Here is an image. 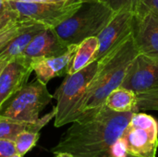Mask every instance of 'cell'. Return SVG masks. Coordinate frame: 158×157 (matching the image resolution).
Here are the masks:
<instances>
[{
	"label": "cell",
	"instance_id": "cell-1",
	"mask_svg": "<svg viewBox=\"0 0 158 157\" xmlns=\"http://www.w3.org/2000/svg\"><path fill=\"white\" fill-rule=\"evenodd\" d=\"M132 115L105 105L84 111L51 149L53 157H109Z\"/></svg>",
	"mask_w": 158,
	"mask_h": 157
},
{
	"label": "cell",
	"instance_id": "cell-2",
	"mask_svg": "<svg viewBox=\"0 0 158 157\" xmlns=\"http://www.w3.org/2000/svg\"><path fill=\"white\" fill-rule=\"evenodd\" d=\"M137 55L133 35L131 33L122 43L98 59L96 73L83 101L82 113L103 105L108 94L121 86L129 67Z\"/></svg>",
	"mask_w": 158,
	"mask_h": 157
},
{
	"label": "cell",
	"instance_id": "cell-3",
	"mask_svg": "<svg viewBox=\"0 0 158 157\" xmlns=\"http://www.w3.org/2000/svg\"><path fill=\"white\" fill-rule=\"evenodd\" d=\"M98 67V60L93 61L84 68L68 74L54 93L56 100L55 127L60 128L72 123L82 114L83 101Z\"/></svg>",
	"mask_w": 158,
	"mask_h": 157
},
{
	"label": "cell",
	"instance_id": "cell-4",
	"mask_svg": "<svg viewBox=\"0 0 158 157\" xmlns=\"http://www.w3.org/2000/svg\"><path fill=\"white\" fill-rule=\"evenodd\" d=\"M114 13L106 2L82 3L71 17L54 28V31L67 46L79 44L86 38L97 36Z\"/></svg>",
	"mask_w": 158,
	"mask_h": 157
},
{
	"label": "cell",
	"instance_id": "cell-5",
	"mask_svg": "<svg viewBox=\"0 0 158 157\" xmlns=\"http://www.w3.org/2000/svg\"><path fill=\"white\" fill-rule=\"evenodd\" d=\"M54 96L46 84L38 79L26 84L12 95L1 107L0 115L25 122H36L40 113L49 105Z\"/></svg>",
	"mask_w": 158,
	"mask_h": 157
},
{
	"label": "cell",
	"instance_id": "cell-6",
	"mask_svg": "<svg viewBox=\"0 0 158 157\" xmlns=\"http://www.w3.org/2000/svg\"><path fill=\"white\" fill-rule=\"evenodd\" d=\"M120 140L135 157H156L158 149V122L151 115L133 113Z\"/></svg>",
	"mask_w": 158,
	"mask_h": 157
},
{
	"label": "cell",
	"instance_id": "cell-7",
	"mask_svg": "<svg viewBox=\"0 0 158 157\" xmlns=\"http://www.w3.org/2000/svg\"><path fill=\"white\" fill-rule=\"evenodd\" d=\"M8 4L20 19L31 20L54 29L71 17L81 7L82 2L81 0H68L44 3L8 0Z\"/></svg>",
	"mask_w": 158,
	"mask_h": 157
},
{
	"label": "cell",
	"instance_id": "cell-8",
	"mask_svg": "<svg viewBox=\"0 0 158 157\" xmlns=\"http://www.w3.org/2000/svg\"><path fill=\"white\" fill-rule=\"evenodd\" d=\"M132 35L138 54L158 60V15L143 4L134 12Z\"/></svg>",
	"mask_w": 158,
	"mask_h": 157
},
{
	"label": "cell",
	"instance_id": "cell-9",
	"mask_svg": "<svg viewBox=\"0 0 158 157\" xmlns=\"http://www.w3.org/2000/svg\"><path fill=\"white\" fill-rule=\"evenodd\" d=\"M133 21V11L129 9L116 11L109 22L96 36L99 42V47L94 60L103 57L132 33Z\"/></svg>",
	"mask_w": 158,
	"mask_h": 157
},
{
	"label": "cell",
	"instance_id": "cell-10",
	"mask_svg": "<svg viewBox=\"0 0 158 157\" xmlns=\"http://www.w3.org/2000/svg\"><path fill=\"white\" fill-rule=\"evenodd\" d=\"M121 87L137 94L158 89V60L138 54L131 63Z\"/></svg>",
	"mask_w": 158,
	"mask_h": 157
},
{
	"label": "cell",
	"instance_id": "cell-11",
	"mask_svg": "<svg viewBox=\"0 0 158 157\" xmlns=\"http://www.w3.org/2000/svg\"><path fill=\"white\" fill-rule=\"evenodd\" d=\"M32 71L31 59L23 55L7 63L0 73V109L12 95L27 84Z\"/></svg>",
	"mask_w": 158,
	"mask_h": 157
},
{
	"label": "cell",
	"instance_id": "cell-12",
	"mask_svg": "<svg viewBox=\"0 0 158 157\" xmlns=\"http://www.w3.org/2000/svg\"><path fill=\"white\" fill-rule=\"evenodd\" d=\"M77 46L78 44L69 45L68 50L59 56L31 59V66L36 78L43 83L47 84L54 78L68 75Z\"/></svg>",
	"mask_w": 158,
	"mask_h": 157
},
{
	"label": "cell",
	"instance_id": "cell-13",
	"mask_svg": "<svg viewBox=\"0 0 158 157\" xmlns=\"http://www.w3.org/2000/svg\"><path fill=\"white\" fill-rule=\"evenodd\" d=\"M68 48L69 46L58 38L54 29L45 28L33 38L22 55L30 59L49 57L62 55Z\"/></svg>",
	"mask_w": 158,
	"mask_h": 157
},
{
	"label": "cell",
	"instance_id": "cell-14",
	"mask_svg": "<svg viewBox=\"0 0 158 157\" xmlns=\"http://www.w3.org/2000/svg\"><path fill=\"white\" fill-rule=\"evenodd\" d=\"M56 117V109L55 107L51 112L40 118L36 122H25L17 119H13L5 116L0 115V139L15 141L17 136L25 131H33L39 132L45 125H47L51 119Z\"/></svg>",
	"mask_w": 158,
	"mask_h": 157
},
{
	"label": "cell",
	"instance_id": "cell-15",
	"mask_svg": "<svg viewBox=\"0 0 158 157\" xmlns=\"http://www.w3.org/2000/svg\"><path fill=\"white\" fill-rule=\"evenodd\" d=\"M45 28L47 27L39 23L31 24L24 31H22L17 37H15L6 45V47L0 52V59L10 61L12 58L22 55L27 46L33 40V38Z\"/></svg>",
	"mask_w": 158,
	"mask_h": 157
},
{
	"label": "cell",
	"instance_id": "cell-16",
	"mask_svg": "<svg viewBox=\"0 0 158 157\" xmlns=\"http://www.w3.org/2000/svg\"><path fill=\"white\" fill-rule=\"evenodd\" d=\"M98 47L99 42L96 36L86 38L85 40L81 42L77 46L68 74L78 72L91 64L93 61H95L94 57L97 53Z\"/></svg>",
	"mask_w": 158,
	"mask_h": 157
},
{
	"label": "cell",
	"instance_id": "cell-17",
	"mask_svg": "<svg viewBox=\"0 0 158 157\" xmlns=\"http://www.w3.org/2000/svg\"><path fill=\"white\" fill-rule=\"evenodd\" d=\"M104 105L107 106L109 109L116 111V112L136 113L138 112L137 111V93H135L131 90H129L127 88L120 86L113 90L108 94Z\"/></svg>",
	"mask_w": 158,
	"mask_h": 157
},
{
	"label": "cell",
	"instance_id": "cell-18",
	"mask_svg": "<svg viewBox=\"0 0 158 157\" xmlns=\"http://www.w3.org/2000/svg\"><path fill=\"white\" fill-rule=\"evenodd\" d=\"M35 22L26 19H15L0 29V52L19 34Z\"/></svg>",
	"mask_w": 158,
	"mask_h": 157
},
{
	"label": "cell",
	"instance_id": "cell-19",
	"mask_svg": "<svg viewBox=\"0 0 158 157\" xmlns=\"http://www.w3.org/2000/svg\"><path fill=\"white\" fill-rule=\"evenodd\" d=\"M39 138H40L39 132L25 130L19 133L14 141L17 153L22 156L25 155L36 145Z\"/></svg>",
	"mask_w": 158,
	"mask_h": 157
},
{
	"label": "cell",
	"instance_id": "cell-20",
	"mask_svg": "<svg viewBox=\"0 0 158 157\" xmlns=\"http://www.w3.org/2000/svg\"><path fill=\"white\" fill-rule=\"evenodd\" d=\"M158 111V89L137 94V111Z\"/></svg>",
	"mask_w": 158,
	"mask_h": 157
},
{
	"label": "cell",
	"instance_id": "cell-21",
	"mask_svg": "<svg viewBox=\"0 0 158 157\" xmlns=\"http://www.w3.org/2000/svg\"><path fill=\"white\" fill-rule=\"evenodd\" d=\"M19 16L11 8L8 0H0V29L12 20L18 19Z\"/></svg>",
	"mask_w": 158,
	"mask_h": 157
},
{
	"label": "cell",
	"instance_id": "cell-22",
	"mask_svg": "<svg viewBox=\"0 0 158 157\" xmlns=\"http://www.w3.org/2000/svg\"><path fill=\"white\" fill-rule=\"evenodd\" d=\"M106 3L116 12L120 9H129L135 12L142 4V0H106Z\"/></svg>",
	"mask_w": 158,
	"mask_h": 157
},
{
	"label": "cell",
	"instance_id": "cell-23",
	"mask_svg": "<svg viewBox=\"0 0 158 157\" xmlns=\"http://www.w3.org/2000/svg\"><path fill=\"white\" fill-rule=\"evenodd\" d=\"M17 153L13 141L0 139V157H9Z\"/></svg>",
	"mask_w": 158,
	"mask_h": 157
},
{
	"label": "cell",
	"instance_id": "cell-24",
	"mask_svg": "<svg viewBox=\"0 0 158 157\" xmlns=\"http://www.w3.org/2000/svg\"><path fill=\"white\" fill-rule=\"evenodd\" d=\"M142 4L158 15V0H142Z\"/></svg>",
	"mask_w": 158,
	"mask_h": 157
},
{
	"label": "cell",
	"instance_id": "cell-25",
	"mask_svg": "<svg viewBox=\"0 0 158 157\" xmlns=\"http://www.w3.org/2000/svg\"><path fill=\"white\" fill-rule=\"evenodd\" d=\"M13 1H20V2H63L68 0H13Z\"/></svg>",
	"mask_w": 158,
	"mask_h": 157
},
{
	"label": "cell",
	"instance_id": "cell-26",
	"mask_svg": "<svg viewBox=\"0 0 158 157\" xmlns=\"http://www.w3.org/2000/svg\"><path fill=\"white\" fill-rule=\"evenodd\" d=\"M9 61H6V60H1L0 59V73L2 72V70L4 69V68L7 65Z\"/></svg>",
	"mask_w": 158,
	"mask_h": 157
},
{
	"label": "cell",
	"instance_id": "cell-27",
	"mask_svg": "<svg viewBox=\"0 0 158 157\" xmlns=\"http://www.w3.org/2000/svg\"><path fill=\"white\" fill-rule=\"evenodd\" d=\"M82 3H93V2H106V0H81Z\"/></svg>",
	"mask_w": 158,
	"mask_h": 157
},
{
	"label": "cell",
	"instance_id": "cell-28",
	"mask_svg": "<svg viewBox=\"0 0 158 157\" xmlns=\"http://www.w3.org/2000/svg\"><path fill=\"white\" fill-rule=\"evenodd\" d=\"M9 157H23L22 155H20L19 154H18V153H16V154H14L13 155H11V156Z\"/></svg>",
	"mask_w": 158,
	"mask_h": 157
}]
</instances>
